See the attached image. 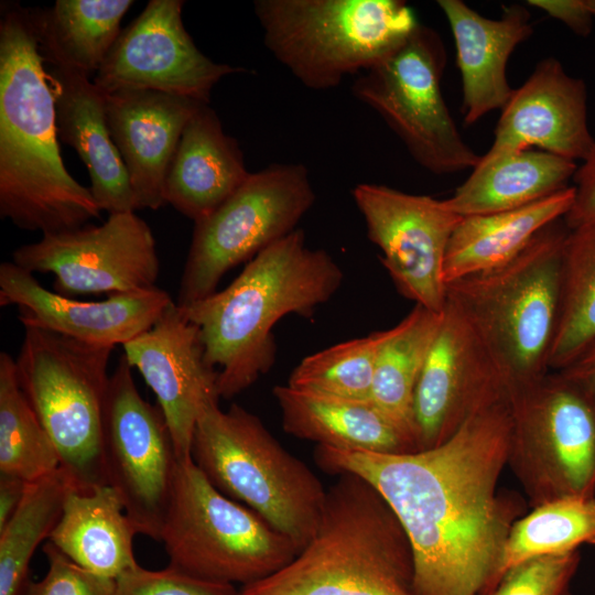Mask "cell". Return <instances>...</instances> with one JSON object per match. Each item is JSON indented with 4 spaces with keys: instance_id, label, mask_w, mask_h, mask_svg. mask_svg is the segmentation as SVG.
<instances>
[{
    "instance_id": "6da1fadb",
    "label": "cell",
    "mask_w": 595,
    "mask_h": 595,
    "mask_svg": "<svg viewBox=\"0 0 595 595\" xmlns=\"http://www.w3.org/2000/svg\"><path fill=\"white\" fill-rule=\"evenodd\" d=\"M512 419L509 396L470 414L440 444L388 454L317 446L320 466L367 480L410 543L415 595H484L496 586L501 553L521 517L501 495Z\"/></svg>"
},
{
    "instance_id": "7a4b0ae2",
    "label": "cell",
    "mask_w": 595,
    "mask_h": 595,
    "mask_svg": "<svg viewBox=\"0 0 595 595\" xmlns=\"http://www.w3.org/2000/svg\"><path fill=\"white\" fill-rule=\"evenodd\" d=\"M55 99L29 8L6 6L0 21V216L42 235L98 218L90 190L61 156Z\"/></svg>"
},
{
    "instance_id": "3957f363",
    "label": "cell",
    "mask_w": 595,
    "mask_h": 595,
    "mask_svg": "<svg viewBox=\"0 0 595 595\" xmlns=\"http://www.w3.org/2000/svg\"><path fill=\"white\" fill-rule=\"evenodd\" d=\"M344 273L323 249H312L302 229L273 242L225 289L180 305L198 327L220 398L231 399L275 361L273 327L282 317H312L339 290Z\"/></svg>"
},
{
    "instance_id": "277c9868",
    "label": "cell",
    "mask_w": 595,
    "mask_h": 595,
    "mask_svg": "<svg viewBox=\"0 0 595 595\" xmlns=\"http://www.w3.org/2000/svg\"><path fill=\"white\" fill-rule=\"evenodd\" d=\"M338 475L309 543L239 595H415L410 543L392 509L360 476Z\"/></svg>"
},
{
    "instance_id": "5b68a950",
    "label": "cell",
    "mask_w": 595,
    "mask_h": 595,
    "mask_svg": "<svg viewBox=\"0 0 595 595\" xmlns=\"http://www.w3.org/2000/svg\"><path fill=\"white\" fill-rule=\"evenodd\" d=\"M569 230L560 219L509 262L446 284V302L478 336L509 392L551 371Z\"/></svg>"
},
{
    "instance_id": "8992f818",
    "label": "cell",
    "mask_w": 595,
    "mask_h": 595,
    "mask_svg": "<svg viewBox=\"0 0 595 595\" xmlns=\"http://www.w3.org/2000/svg\"><path fill=\"white\" fill-rule=\"evenodd\" d=\"M192 458L224 495L247 506L301 551L313 537L326 489L316 475L288 452L262 421L218 400L199 412Z\"/></svg>"
},
{
    "instance_id": "52a82bcc",
    "label": "cell",
    "mask_w": 595,
    "mask_h": 595,
    "mask_svg": "<svg viewBox=\"0 0 595 595\" xmlns=\"http://www.w3.org/2000/svg\"><path fill=\"white\" fill-rule=\"evenodd\" d=\"M253 9L270 53L315 90L371 68L419 24L401 0H256Z\"/></svg>"
},
{
    "instance_id": "ba28073f",
    "label": "cell",
    "mask_w": 595,
    "mask_h": 595,
    "mask_svg": "<svg viewBox=\"0 0 595 595\" xmlns=\"http://www.w3.org/2000/svg\"><path fill=\"white\" fill-rule=\"evenodd\" d=\"M112 349L26 326L15 359L20 386L79 491L108 485L104 416Z\"/></svg>"
},
{
    "instance_id": "9c48e42d",
    "label": "cell",
    "mask_w": 595,
    "mask_h": 595,
    "mask_svg": "<svg viewBox=\"0 0 595 595\" xmlns=\"http://www.w3.org/2000/svg\"><path fill=\"white\" fill-rule=\"evenodd\" d=\"M160 541L169 566L232 585L266 578L300 552L257 512L220 493L193 458L177 463Z\"/></svg>"
},
{
    "instance_id": "30bf717a",
    "label": "cell",
    "mask_w": 595,
    "mask_h": 595,
    "mask_svg": "<svg viewBox=\"0 0 595 595\" xmlns=\"http://www.w3.org/2000/svg\"><path fill=\"white\" fill-rule=\"evenodd\" d=\"M508 463L530 505L595 496V400L561 371L509 392Z\"/></svg>"
},
{
    "instance_id": "8fae6325",
    "label": "cell",
    "mask_w": 595,
    "mask_h": 595,
    "mask_svg": "<svg viewBox=\"0 0 595 595\" xmlns=\"http://www.w3.org/2000/svg\"><path fill=\"white\" fill-rule=\"evenodd\" d=\"M315 199L301 163H274L250 173L220 206L194 223L176 303L213 294L229 270L298 229Z\"/></svg>"
},
{
    "instance_id": "7c38bea8",
    "label": "cell",
    "mask_w": 595,
    "mask_h": 595,
    "mask_svg": "<svg viewBox=\"0 0 595 595\" xmlns=\"http://www.w3.org/2000/svg\"><path fill=\"white\" fill-rule=\"evenodd\" d=\"M441 36L421 23L388 57L360 73L353 95L374 109L414 161L442 175L473 170L480 156L463 140L445 104Z\"/></svg>"
},
{
    "instance_id": "4fadbf2b",
    "label": "cell",
    "mask_w": 595,
    "mask_h": 595,
    "mask_svg": "<svg viewBox=\"0 0 595 595\" xmlns=\"http://www.w3.org/2000/svg\"><path fill=\"white\" fill-rule=\"evenodd\" d=\"M104 458L108 485L138 532L160 541L178 459L161 409L142 398L123 354L105 402Z\"/></svg>"
},
{
    "instance_id": "5bb4252c",
    "label": "cell",
    "mask_w": 595,
    "mask_h": 595,
    "mask_svg": "<svg viewBox=\"0 0 595 595\" xmlns=\"http://www.w3.org/2000/svg\"><path fill=\"white\" fill-rule=\"evenodd\" d=\"M11 261L32 273H53L54 292L71 298L151 290L160 272L154 236L136 212L110 214L100 226L42 235L17 248Z\"/></svg>"
},
{
    "instance_id": "9a60e30c",
    "label": "cell",
    "mask_w": 595,
    "mask_h": 595,
    "mask_svg": "<svg viewBox=\"0 0 595 595\" xmlns=\"http://www.w3.org/2000/svg\"><path fill=\"white\" fill-rule=\"evenodd\" d=\"M351 194L367 237L380 249L381 263L400 294L442 313L446 306V251L462 216L445 199L386 185L360 183Z\"/></svg>"
},
{
    "instance_id": "2e32d148",
    "label": "cell",
    "mask_w": 595,
    "mask_h": 595,
    "mask_svg": "<svg viewBox=\"0 0 595 595\" xmlns=\"http://www.w3.org/2000/svg\"><path fill=\"white\" fill-rule=\"evenodd\" d=\"M182 0H151L119 36L93 82L104 94L149 89L208 104L225 76L245 68L215 63L187 33Z\"/></svg>"
},
{
    "instance_id": "e0dca14e",
    "label": "cell",
    "mask_w": 595,
    "mask_h": 595,
    "mask_svg": "<svg viewBox=\"0 0 595 595\" xmlns=\"http://www.w3.org/2000/svg\"><path fill=\"white\" fill-rule=\"evenodd\" d=\"M508 396V386L489 353L446 302L414 393L419 450L440 444L475 411Z\"/></svg>"
},
{
    "instance_id": "ac0fdd59",
    "label": "cell",
    "mask_w": 595,
    "mask_h": 595,
    "mask_svg": "<svg viewBox=\"0 0 595 595\" xmlns=\"http://www.w3.org/2000/svg\"><path fill=\"white\" fill-rule=\"evenodd\" d=\"M122 348L156 397L177 459H191L199 412L220 398L217 371L206 359L198 327L173 301L151 328Z\"/></svg>"
},
{
    "instance_id": "d6986e66",
    "label": "cell",
    "mask_w": 595,
    "mask_h": 595,
    "mask_svg": "<svg viewBox=\"0 0 595 595\" xmlns=\"http://www.w3.org/2000/svg\"><path fill=\"white\" fill-rule=\"evenodd\" d=\"M173 302L154 288L80 301L44 288L12 261L0 266V305H15L24 327H40L91 345L126 344L153 326Z\"/></svg>"
},
{
    "instance_id": "ffe728a7",
    "label": "cell",
    "mask_w": 595,
    "mask_h": 595,
    "mask_svg": "<svg viewBox=\"0 0 595 595\" xmlns=\"http://www.w3.org/2000/svg\"><path fill=\"white\" fill-rule=\"evenodd\" d=\"M489 156L532 147L572 161L584 160L595 139L587 125L583 79L566 73L554 57L540 61L502 108Z\"/></svg>"
},
{
    "instance_id": "44dd1931",
    "label": "cell",
    "mask_w": 595,
    "mask_h": 595,
    "mask_svg": "<svg viewBox=\"0 0 595 595\" xmlns=\"http://www.w3.org/2000/svg\"><path fill=\"white\" fill-rule=\"evenodd\" d=\"M105 95L107 123L126 166L137 209L165 205V176L182 132L203 104L149 89Z\"/></svg>"
},
{
    "instance_id": "7402d4cb",
    "label": "cell",
    "mask_w": 595,
    "mask_h": 595,
    "mask_svg": "<svg viewBox=\"0 0 595 595\" xmlns=\"http://www.w3.org/2000/svg\"><path fill=\"white\" fill-rule=\"evenodd\" d=\"M451 26L462 76L464 122L473 125L504 108L513 89L506 67L513 50L533 32L530 14L520 4L502 7L499 19H488L461 0H440Z\"/></svg>"
},
{
    "instance_id": "603a6c76",
    "label": "cell",
    "mask_w": 595,
    "mask_h": 595,
    "mask_svg": "<svg viewBox=\"0 0 595 595\" xmlns=\"http://www.w3.org/2000/svg\"><path fill=\"white\" fill-rule=\"evenodd\" d=\"M46 69L58 138L86 165L98 207L109 215L136 212L130 180L108 128L104 93L85 75L50 66Z\"/></svg>"
},
{
    "instance_id": "cb8c5ba5",
    "label": "cell",
    "mask_w": 595,
    "mask_h": 595,
    "mask_svg": "<svg viewBox=\"0 0 595 595\" xmlns=\"http://www.w3.org/2000/svg\"><path fill=\"white\" fill-rule=\"evenodd\" d=\"M244 154L217 113L202 105L186 123L170 163L163 197L194 223L213 213L247 180Z\"/></svg>"
},
{
    "instance_id": "d4e9b609",
    "label": "cell",
    "mask_w": 595,
    "mask_h": 595,
    "mask_svg": "<svg viewBox=\"0 0 595 595\" xmlns=\"http://www.w3.org/2000/svg\"><path fill=\"white\" fill-rule=\"evenodd\" d=\"M273 396L286 433L318 446L375 453L418 451L415 437L371 400L327 396L288 385Z\"/></svg>"
},
{
    "instance_id": "484cf974",
    "label": "cell",
    "mask_w": 595,
    "mask_h": 595,
    "mask_svg": "<svg viewBox=\"0 0 595 595\" xmlns=\"http://www.w3.org/2000/svg\"><path fill=\"white\" fill-rule=\"evenodd\" d=\"M139 533L112 487L69 490L50 541L80 567L116 580L134 569L133 537Z\"/></svg>"
},
{
    "instance_id": "4316f807",
    "label": "cell",
    "mask_w": 595,
    "mask_h": 595,
    "mask_svg": "<svg viewBox=\"0 0 595 595\" xmlns=\"http://www.w3.org/2000/svg\"><path fill=\"white\" fill-rule=\"evenodd\" d=\"M574 196V186H569L523 207L462 217L446 251V284L512 260L540 231L565 217Z\"/></svg>"
},
{
    "instance_id": "83f0119b",
    "label": "cell",
    "mask_w": 595,
    "mask_h": 595,
    "mask_svg": "<svg viewBox=\"0 0 595 595\" xmlns=\"http://www.w3.org/2000/svg\"><path fill=\"white\" fill-rule=\"evenodd\" d=\"M577 167L575 161L531 149L484 154L445 201L462 217L516 209L569 187Z\"/></svg>"
},
{
    "instance_id": "f1b7e54d",
    "label": "cell",
    "mask_w": 595,
    "mask_h": 595,
    "mask_svg": "<svg viewBox=\"0 0 595 595\" xmlns=\"http://www.w3.org/2000/svg\"><path fill=\"white\" fill-rule=\"evenodd\" d=\"M132 4V0H57L50 8H29L44 64L95 76Z\"/></svg>"
},
{
    "instance_id": "f546056e",
    "label": "cell",
    "mask_w": 595,
    "mask_h": 595,
    "mask_svg": "<svg viewBox=\"0 0 595 595\" xmlns=\"http://www.w3.org/2000/svg\"><path fill=\"white\" fill-rule=\"evenodd\" d=\"M442 317L443 312L414 305L400 323L383 331L377 353L370 400L415 440L414 393Z\"/></svg>"
},
{
    "instance_id": "4dcf8cb0",
    "label": "cell",
    "mask_w": 595,
    "mask_h": 595,
    "mask_svg": "<svg viewBox=\"0 0 595 595\" xmlns=\"http://www.w3.org/2000/svg\"><path fill=\"white\" fill-rule=\"evenodd\" d=\"M595 343V225L569 230L561 268L560 314L550 370L572 364Z\"/></svg>"
},
{
    "instance_id": "1f68e13d",
    "label": "cell",
    "mask_w": 595,
    "mask_h": 595,
    "mask_svg": "<svg viewBox=\"0 0 595 595\" xmlns=\"http://www.w3.org/2000/svg\"><path fill=\"white\" fill-rule=\"evenodd\" d=\"M72 488L61 467L28 483L19 507L0 529V595H21L33 553L50 538Z\"/></svg>"
},
{
    "instance_id": "d6a6232c",
    "label": "cell",
    "mask_w": 595,
    "mask_h": 595,
    "mask_svg": "<svg viewBox=\"0 0 595 595\" xmlns=\"http://www.w3.org/2000/svg\"><path fill=\"white\" fill-rule=\"evenodd\" d=\"M583 544H595V496H567L536 506L511 527L497 583L521 562L576 551Z\"/></svg>"
},
{
    "instance_id": "836d02e7",
    "label": "cell",
    "mask_w": 595,
    "mask_h": 595,
    "mask_svg": "<svg viewBox=\"0 0 595 595\" xmlns=\"http://www.w3.org/2000/svg\"><path fill=\"white\" fill-rule=\"evenodd\" d=\"M60 467L56 450L23 392L15 359L0 353V474L28 483Z\"/></svg>"
},
{
    "instance_id": "e575fe53",
    "label": "cell",
    "mask_w": 595,
    "mask_h": 595,
    "mask_svg": "<svg viewBox=\"0 0 595 595\" xmlns=\"http://www.w3.org/2000/svg\"><path fill=\"white\" fill-rule=\"evenodd\" d=\"M383 331L338 343L304 357L288 386L339 398L370 400Z\"/></svg>"
},
{
    "instance_id": "d590c367",
    "label": "cell",
    "mask_w": 595,
    "mask_h": 595,
    "mask_svg": "<svg viewBox=\"0 0 595 595\" xmlns=\"http://www.w3.org/2000/svg\"><path fill=\"white\" fill-rule=\"evenodd\" d=\"M580 559L576 550L527 560L509 569L487 595H570Z\"/></svg>"
},
{
    "instance_id": "8d00e7d4",
    "label": "cell",
    "mask_w": 595,
    "mask_h": 595,
    "mask_svg": "<svg viewBox=\"0 0 595 595\" xmlns=\"http://www.w3.org/2000/svg\"><path fill=\"white\" fill-rule=\"evenodd\" d=\"M116 595H239L232 584L207 581L167 566L152 571L140 565L116 578Z\"/></svg>"
},
{
    "instance_id": "74e56055",
    "label": "cell",
    "mask_w": 595,
    "mask_h": 595,
    "mask_svg": "<svg viewBox=\"0 0 595 595\" xmlns=\"http://www.w3.org/2000/svg\"><path fill=\"white\" fill-rule=\"evenodd\" d=\"M43 552L48 563L45 576L39 582L29 581L21 595H116V580L80 567L51 542Z\"/></svg>"
},
{
    "instance_id": "f35d334b",
    "label": "cell",
    "mask_w": 595,
    "mask_h": 595,
    "mask_svg": "<svg viewBox=\"0 0 595 595\" xmlns=\"http://www.w3.org/2000/svg\"><path fill=\"white\" fill-rule=\"evenodd\" d=\"M573 178L574 202L563 218L570 230L595 225V143Z\"/></svg>"
},
{
    "instance_id": "ab89813d",
    "label": "cell",
    "mask_w": 595,
    "mask_h": 595,
    "mask_svg": "<svg viewBox=\"0 0 595 595\" xmlns=\"http://www.w3.org/2000/svg\"><path fill=\"white\" fill-rule=\"evenodd\" d=\"M527 3L560 20L580 36H587L593 30L594 15L585 0H529Z\"/></svg>"
},
{
    "instance_id": "60d3db41",
    "label": "cell",
    "mask_w": 595,
    "mask_h": 595,
    "mask_svg": "<svg viewBox=\"0 0 595 595\" xmlns=\"http://www.w3.org/2000/svg\"><path fill=\"white\" fill-rule=\"evenodd\" d=\"M26 485L28 482L19 477L0 474V529L19 507Z\"/></svg>"
},
{
    "instance_id": "b9f144b4",
    "label": "cell",
    "mask_w": 595,
    "mask_h": 595,
    "mask_svg": "<svg viewBox=\"0 0 595 595\" xmlns=\"http://www.w3.org/2000/svg\"><path fill=\"white\" fill-rule=\"evenodd\" d=\"M559 371L582 383L595 400V343L572 364Z\"/></svg>"
},
{
    "instance_id": "7bdbcfd3",
    "label": "cell",
    "mask_w": 595,
    "mask_h": 595,
    "mask_svg": "<svg viewBox=\"0 0 595 595\" xmlns=\"http://www.w3.org/2000/svg\"><path fill=\"white\" fill-rule=\"evenodd\" d=\"M585 3L587 6L588 10L591 11V13L595 18V0H585Z\"/></svg>"
}]
</instances>
